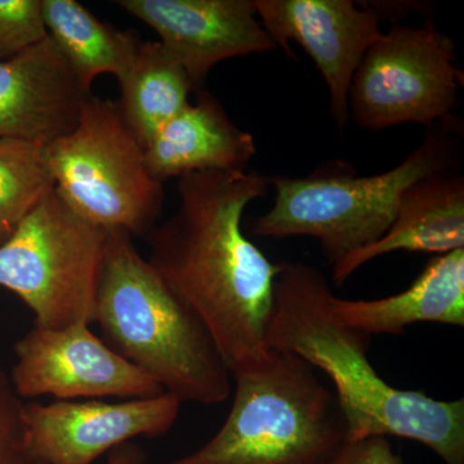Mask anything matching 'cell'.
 <instances>
[{
	"instance_id": "cell-3",
	"label": "cell",
	"mask_w": 464,
	"mask_h": 464,
	"mask_svg": "<svg viewBox=\"0 0 464 464\" xmlns=\"http://www.w3.org/2000/svg\"><path fill=\"white\" fill-rule=\"evenodd\" d=\"M94 323L109 347L179 401L230 398V371L206 326L127 231H109Z\"/></svg>"
},
{
	"instance_id": "cell-5",
	"label": "cell",
	"mask_w": 464,
	"mask_h": 464,
	"mask_svg": "<svg viewBox=\"0 0 464 464\" xmlns=\"http://www.w3.org/2000/svg\"><path fill=\"white\" fill-rule=\"evenodd\" d=\"M451 121L436 124L399 166L375 176L357 177L347 164L334 163L304 179L270 177L274 204L252 234L314 237L332 266L340 264L386 234L409 188L451 167L457 146Z\"/></svg>"
},
{
	"instance_id": "cell-10",
	"label": "cell",
	"mask_w": 464,
	"mask_h": 464,
	"mask_svg": "<svg viewBox=\"0 0 464 464\" xmlns=\"http://www.w3.org/2000/svg\"><path fill=\"white\" fill-rule=\"evenodd\" d=\"M182 402L170 393L121 402L103 400L25 404L29 464H92L102 454L172 430Z\"/></svg>"
},
{
	"instance_id": "cell-11",
	"label": "cell",
	"mask_w": 464,
	"mask_h": 464,
	"mask_svg": "<svg viewBox=\"0 0 464 464\" xmlns=\"http://www.w3.org/2000/svg\"><path fill=\"white\" fill-rule=\"evenodd\" d=\"M259 21L277 48L301 45L322 72L333 121H350L348 92L366 50L382 35L380 18L353 0H255Z\"/></svg>"
},
{
	"instance_id": "cell-8",
	"label": "cell",
	"mask_w": 464,
	"mask_h": 464,
	"mask_svg": "<svg viewBox=\"0 0 464 464\" xmlns=\"http://www.w3.org/2000/svg\"><path fill=\"white\" fill-rule=\"evenodd\" d=\"M456 45L432 21L391 26L366 50L350 92L348 114L365 130L433 125L453 119L463 74Z\"/></svg>"
},
{
	"instance_id": "cell-18",
	"label": "cell",
	"mask_w": 464,
	"mask_h": 464,
	"mask_svg": "<svg viewBox=\"0 0 464 464\" xmlns=\"http://www.w3.org/2000/svg\"><path fill=\"white\" fill-rule=\"evenodd\" d=\"M48 36L88 88L100 75L124 74L141 39L102 23L76 0H42Z\"/></svg>"
},
{
	"instance_id": "cell-13",
	"label": "cell",
	"mask_w": 464,
	"mask_h": 464,
	"mask_svg": "<svg viewBox=\"0 0 464 464\" xmlns=\"http://www.w3.org/2000/svg\"><path fill=\"white\" fill-rule=\"evenodd\" d=\"M91 94L47 36L0 61V139L50 145L75 130Z\"/></svg>"
},
{
	"instance_id": "cell-4",
	"label": "cell",
	"mask_w": 464,
	"mask_h": 464,
	"mask_svg": "<svg viewBox=\"0 0 464 464\" xmlns=\"http://www.w3.org/2000/svg\"><path fill=\"white\" fill-rule=\"evenodd\" d=\"M231 411L207 444L168 464H329L348 441L334 391L315 368L270 348L232 374Z\"/></svg>"
},
{
	"instance_id": "cell-9",
	"label": "cell",
	"mask_w": 464,
	"mask_h": 464,
	"mask_svg": "<svg viewBox=\"0 0 464 464\" xmlns=\"http://www.w3.org/2000/svg\"><path fill=\"white\" fill-rule=\"evenodd\" d=\"M9 380L20 399L51 395L57 401L154 398L166 392L92 333L87 324L63 329L34 325L14 346Z\"/></svg>"
},
{
	"instance_id": "cell-19",
	"label": "cell",
	"mask_w": 464,
	"mask_h": 464,
	"mask_svg": "<svg viewBox=\"0 0 464 464\" xmlns=\"http://www.w3.org/2000/svg\"><path fill=\"white\" fill-rule=\"evenodd\" d=\"M53 188L45 146L0 139V239H7Z\"/></svg>"
},
{
	"instance_id": "cell-17",
	"label": "cell",
	"mask_w": 464,
	"mask_h": 464,
	"mask_svg": "<svg viewBox=\"0 0 464 464\" xmlns=\"http://www.w3.org/2000/svg\"><path fill=\"white\" fill-rule=\"evenodd\" d=\"M119 109L143 149L155 133L190 103L194 92L182 66L159 42H141L118 79Z\"/></svg>"
},
{
	"instance_id": "cell-7",
	"label": "cell",
	"mask_w": 464,
	"mask_h": 464,
	"mask_svg": "<svg viewBox=\"0 0 464 464\" xmlns=\"http://www.w3.org/2000/svg\"><path fill=\"white\" fill-rule=\"evenodd\" d=\"M108 237L53 188L0 246V286L21 298L39 328L90 325Z\"/></svg>"
},
{
	"instance_id": "cell-20",
	"label": "cell",
	"mask_w": 464,
	"mask_h": 464,
	"mask_svg": "<svg viewBox=\"0 0 464 464\" xmlns=\"http://www.w3.org/2000/svg\"><path fill=\"white\" fill-rule=\"evenodd\" d=\"M42 0H0V61L47 38Z\"/></svg>"
},
{
	"instance_id": "cell-23",
	"label": "cell",
	"mask_w": 464,
	"mask_h": 464,
	"mask_svg": "<svg viewBox=\"0 0 464 464\" xmlns=\"http://www.w3.org/2000/svg\"><path fill=\"white\" fill-rule=\"evenodd\" d=\"M146 460L145 451L134 442H127L110 451L106 464H142Z\"/></svg>"
},
{
	"instance_id": "cell-24",
	"label": "cell",
	"mask_w": 464,
	"mask_h": 464,
	"mask_svg": "<svg viewBox=\"0 0 464 464\" xmlns=\"http://www.w3.org/2000/svg\"><path fill=\"white\" fill-rule=\"evenodd\" d=\"M384 5H389V9L391 11V14H393V16L396 17V14H398V7H396V3H393L395 5H390L389 3H384ZM420 8V3H409L405 2L404 5H400L399 9H408V11H411V9H418Z\"/></svg>"
},
{
	"instance_id": "cell-2",
	"label": "cell",
	"mask_w": 464,
	"mask_h": 464,
	"mask_svg": "<svg viewBox=\"0 0 464 464\" xmlns=\"http://www.w3.org/2000/svg\"><path fill=\"white\" fill-rule=\"evenodd\" d=\"M333 295L313 266L282 262L268 348L295 353L332 381L348 441L395 436L420 442L445 464H464V400L442 401L387 383L369 360L371 335L334 316Z\"/></svg>"
},
{
	"instance_id": "cell-12",
	"label": "cell",
	"mask_w": 464,
	"mask_h": 464,
	"mask_svg": "<svg viewBox=\"0 0 464 464\" xmlns=\"http://www.w3.org/2000/svg\"><path fill=\"white\" fill-rule=\"evenodd\" d=\"M116 5L158 34L194 92L203 90L219 63L277 48L255 0H119Z\"/></svg>"
},
{
	"instance_id": "cell-15",
	"label": "cell",
	"mask_w": 464,
	"mask_h": 464,
	"mask_svg": "<svg viewBox=\"0 0 464 464\" xmlns=\"http://www.w3.org/2000/svg\"><path fill=\"white\" fill-rule=\"evenodd\" d=\"M459 249H464V177L447 169L409 188L386 234L333 266V282L342 285L372 259L399 250L441 256Z\"/></svg>"
},
{
	"instance_id": "cell-21",
	"label": "cell",
	"mask_w": 464,
	"mask_h": 464,
	"mask_svg": "<svg viewBox=\"0 0 464 464\" xmlns=\"http://www.w3.org/2000/svg\"><path fill=\"white\" fill-rule=\"evenodd\" d=\"M0 464H29L26 458L25 404L0 369Z\"/></svg>"
},
{
	"instance_id": "cell-1",
	"label": "cell",
	"mask_w": 464,
	"mask_h": 464,
	"mask_svg": "<svg viewBox=\"0 0 464 464\" xmlns=\"http://www.w3.org/2000/svg\"><path fill=\"white\" fill-rule=\"evenodd\" d=\"M268 179L246 170L181 177L173 215L146 235L148 261L191 308L231 375L267 357L266 342L282 264H274L244 234L252 201Z\"/></svg>"
},
{
	"instance_id": "cell-6",
	"label": "cell",
	"mask_w": 464,
	"mask_h": 464,
	"mask_svg": "<svg viewBox=\"0 0 464 464\" xmlns=\"http://www.w3.org/2000/svg\"><path fill=\"white\" fill-rule=\"evenodd\" d=\"M56 190L79 216L106 231L146 237L157 226L163 183L118 102L91 96L75 130L45 146Z\"/></svg>"
},
{
	"instance_id": "cell-14",
	"label": "cell",
	"mask_w": 464,
	"mask_h": 464,
	"mask_svg": "<svg viewBox=\"0 0 464 464\" xmlns=\"http://www.w3.org/2000/svg\"><path fill=\"white\" fill-rule=\"evenodd\" d=\"M256 150L252 134L232 123L219 101L201 90L150 140L145 160L150 174L163 183L209 170H246Z\"/></svg>"
},
{
	"instance_id": "cell-22",
	"label": "cell",
	"mask_w": 464,
	"mask_h": 464,
	"mask_svg": "<svg viewBox=\"0 0 464 464\" xmlns=\"http://www.w3.org/2000/svg\"><path fill=\"white\" fill-rule=\"evenodd\" d=\"M329 464H404L387 436L347 441Z\"/></svg>"
},
{
	"instance_id": "cell-16",
	"label": "cell",
	"mask_w": 464,
	"mask_h": 464,
	"mask_svg": "<svg viewBox=\"0 0 464 464\" xmlns=\"http://www.w3.org/2000/svg\"><path fill=\"white\" fill-rule=\"evenodd\" d=\"M332 311L351 328L375 334H404L415 323L464 326V249L435 256L404 292L371 299L332 298Z\"/></svg>"
}]
</instances>
